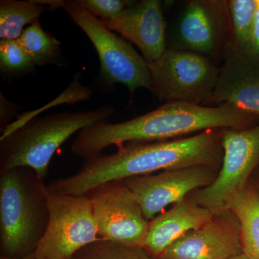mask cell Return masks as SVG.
Returning <instances> with one entry per match:
<instances>
[{
  "label": "cell",
  "mask_w": 259,
  "mask_h": 259,
  "mask_svg": "<svg viewBox=\"0 0 259 259\" xmlns=\"http://www.w3.org/2000/svg\"><path fill=\"white\" fill-rule=\"evenodd\" d=\"M223 132L209 130L180 139L128 143L112 154L87 158L76 173L53 181L48 189L58 194L83 195L103 184L158 171L204 165L219 171L224 154Z\"/></svg>",
  "instance_id": "1"
},
{
  "label": "cell",
  "mask_w": 259,
  "mask_h": 259,
  "mask_svg": "<svg viewBox=\"0 0 259 259\" xmlns=\"http://www.w3.org/2000/svg\"><path fill=\"white\" fill-rule=\"evenodd\" d=\"M258 117L229 105L204 106L185 102H166L156 110L122 122L101 121L77 134L71 152L87 159L110 146L180 139L209 130L250 128Z\"/></svg>",
  "instance_id": "2"
},
{
  "label": "cell",
  "mask_w": 259,
  "mask_h": 259,
  "mask_svg": "<svg viewBox=\"0 0 259 259\" xmlns=\"http://www.w3.org/2000/svg\"><path fill=\"white\" fill-rule=\"evenodd\" d=\"M49 221L44 179L24 166L0 174L1 256L18 258L33 254Z\"/></svg>",
  "instance_id": "3"
},
{
  "label": "cell",
  "mask_w": 259,
  "mask_h": 259,
  "mask_svg": "<svg viewBox=\"0 0 259 259\" xmlns=\"http://www.w3.org/2000/svg\"><path fill=\"white\" fill-rule=\"evenodd\" d=\"M115 113L111 105L91 111L56 112L32 117L8 137L0 140V174L28 167L45 180L51 159L73 135Z\"/></svg>",
  "instance_id": "4"
},
{
  "label": "cell",
  "mask_w": 259,
  "mask_h": 259,
  "mask_svg": "<svg viewBox=\"0 0 259 259\" xmlns=\"http://www.w3.org/2000/svg\"><path fill=\"white\" fill-rule=\"evenodd\" d=\"M59 7L93 42L100 59L102 78L106 82L125 85L131 93L139 88L151 91L147 61L132 44L107 28L100 19L80 7L75 0H61Z\"/></svg>",
  "instance_id": "5"
},
{
  "label": "cell",
  "mask_w": 259,
  "mask_h": 259,
  "mask_svg": "<svg viewBox=\"0 0 259 259\" xmlns=\"http://www.w3.org/2000/svg\"><path fill=\"white\" fill-rule=\"evenodd\" d=\"M151 93L161 102L204 105L218 82L220 67L206 56L182 49H166L148 63Z\"/></svg>",
  "instance_id": "6"
},
{
  "label": "cell",
  "mask_w": 259,
  "mask_h": 259,
  "mask_svg": "<svg viewBox=\"0 0 259 259\" xmlns=\"http://www.w3.org/2000/svg\"><path fill=\"white\" fill-rule=\"evenodd\" d=\"M49 221L33 253L37 259H70L100 238L91 201L87 194L70 195L48 189Z\"/></svg>",
  "instance_id": "7"
},
{
  "label": "cell",
  "mask_w": 259,
  "mask_h": 259,
  "mask_svg": "<svg viewBox=\"0 0 259 259\" xmlns=\"http://www.w3.org/2000/svg\"><path fill=\"white\" fill-rule=\"evenodd\" d=\"M222 166L212 185L189 194L194 202L215 214L244 190L259 167V124L243 130L226 129Z\"/></svg>",
  "instance_id": "8"
},
{
  "label": "cell",
  "mask_w": 259,
  "mask_h": 259,
  "mask_svg": "<svg viewBox=\"0 0 259 259\" xmlns=\"http://www.w3.org/2000/svg\"><path fill=\"white\" fill-rule=\"evenodd\" d=\"M93 205L99 237L132 248H144L149 221L124 181L98 186L86 194Z\"/></svg>",
  "instance_id": "9"
},
{
  "label": "cell",
  "mask_w": 259,
  "mask_h": 259,
  "mask_svg": "<svg viewBox=\"0 0 259 259\" xmlns=\"http://www.w3.org/2000/svg\"><path fill=\"white\" fill-rule=\"evenodd\" d=\"M218 172L212 167L199 165L123 181L139 202L145 218L150 221L168 206L183 200L194 191L212 185Z\"/></svg>",
  "instance_id": "10"
},
{
  "label": "cell",
  "mask_w": 259,
  "mask_h": 259,
  "mask_svg": "<svg viewBox=\"0 0 259 259\" xmlns=\"http://www.w3.org/2000/svg\"><path fill=\"white\" fill-rule=\"evenodd\" d=\"M177 40L182 50L223 58L231 41L227 0H192L186 4L179 22Z\"/></svg>",
  "instance_id": "11"
},
{
  "label": "cell",
  "mask_w": 259,
  "mask_h": 259,
  "mask_svg": "<svg viewBox=\"0 0 259 259\" xmlns=\"http://www.w3.org/2000/svg\"><path fill=\"white\" fill-rule=\"evenodd\" d=\"M241 253V226L228 209L181 237L158 259H231Z\"/></svg>",
  "instance_id": "12"
},
{
  "label": "cell",
  "mask_w": 259,
  "mask_h": 259,
  "mask_svg": "<svg viewBox=\"0 0 259 259\" xmlns=\"http://www.w3.org/2000/svg\"><path fill=\"white\" fill-rule=\"evenodd\" d=\"M223 59L218 82L204 106L229 105L259 118V57L229 42Z\"/></svg>",
  "instance_id": "13"
},
{
  "label": "cell",
  "mask_w": 259,
  "mask_h": 259,
  "mask_svg": "<svg viewBox=\"0 0 259 259\" xmlns=\"http://www.w3.org/2000/svg\"><path fill=\"white\" fill-rule=\"evenodd\" d=\"M101 21L137 46L147 63L157 60L166 50V23L158 0L133 1L117 18Z\"/></svg>",
  "instance_id": "14"
},
{
  "label": "cell",
  "mask_w": 259,
  "mask_h": 259,
  "mask_svg": "<svg viewBox=\"0 0 259 259\" xmlns=\"http://www.w3.org/2000/svg\"><path fill=\"white\" fill-rule=\"evenodd\" d=\"M214 214L187 196L149 221L144 249L153 258L158 259L181 237L204 226Z\"/></svg>",
  "instance_id": "15"
},
{
  "label": "cell",
  "mask_w": 259,
  "mask_h": 259,
  "mask_svg": "<svg viewBox=\"0 0 259 259\" xmlns=\"http://www.w3.org/2000/svg\"><path fill=\"white\" fill-rule=\"evenodd\" d=\"M241 226L242 253L248 259H259V186L252 177L244 190L228 204Z\"/></svg>",
  "instance_id": "16"
},
{
  "label": "cell",
  "mask_w": 259,
  "mask_h": 259,
  "mask_svg": "<svg viewBox=\"0 0 259 259\" xmlns=\"http://www.w3.org/2000/svg\"><path fill=\"white\" fill-rule=\"evenodd\" d=\"M47 7L37 1L1 0L0 2V38L18 40L27 25L38 21Z\"/></svg>",
  "instance_id": "17"
},
{
  "label": "cell",
  "mask_w": 259,
  "mask_h": 259,
  "mask_svg": "<svg viewBox=\"0 0 259 259\" xmlns=\"http://www.w3.org/2000/svg\"><path fill=\"white\" fill-rule=\"evenodd\" d=\"M18 40L35 66L61 64V42L44 31L39 21L25 29Z\"/></svg>",
  "instance_id": "18"
},
{
  "label": "cell",
  "mask_w": 259,
  "mask_h": 259,
  "mask_svg": "<svg viewBox=\"0 0 259 259\" xmlns=\"http://www.w3.org/2000/svg\"><path fill=\"white\" fill-rule=\"evenodd\" d=\"M258 0H227L231 44L238 50L249 52Z\"/></svg>",
  "instance_id": "19"
},
{
  "label": "cell",
  "mask_w": 259,
  "mask_h": 259,
  "mask_svg": "<svg viewBox=\"0 0 259 259\" xmlns=\"http://www.w3.org/2000/svg\"><path fill=\"white\" fill-rule=\"evenodd\" d=\"M70 259H154L141 248L125 246L107 240L97 241L83 247Z\"/></svg>",
  "instance_id": "20"
},
{
  "label": "cell",
  "mask_w": 259,
  "mask_h": 259,
  "mask_svg": "<svg viewBox=\"0 0 259 259\" xmlns=\"http://www.w3.org/2000/svg\"><path fill=\"white\" fill-rule=\"evenodd\" d=\"M0 66L8 74H20L31 71L35 65L18 40H1Z\"/></svg>",
  "instance_id": "21"
},
{
  "label": "cell",
  "mask_w": 259,
  "mask_h": 259,
  "mask_svg": "<svg viewBox=\"0 0 259 259\" xmlns=\"http://www.w3.org/2000/svg\"><path fill=\"white\" fill-rule=\"evenodd\" d=\"M80 7L100 20L117 18L133 1L125 0H75Z\"/></svg>",
  "instance_id": "22"
},
{
  "label": "cell",
  "mask_w": 259,
  "mask_h": 259,
  "mask_svg": "<svg viewBox=\"0 0 259 259\" xmlns=\"http://www.w3.org/2000/svg\"><path fill=\"white\" fill-rule=\"evenodd\" d=\"M1 114H0V124H1V132L12 123L11 120L17 111L20 108L19 105H15L8 101L4 95L1 93Z\"/></svg>",
  "instance_id": "23"
},
{
  "label": "cell",
  "mask_w": 259,
  "mask_h": 259,
  "mask_svg": "<svg viewBox=\"0 0 259 259\" xmlns=\"http://www.w3.org/2000/svg\"><path fill=\"white\" fill-rule=\"evenodd\" d=\"M248 53L259 57V0H258L256 13H255L254 28H253L251 44H250V51Z\"/></svg>",
  "instance_id": "24"
},
{
  "label": "cell",
  "mask_w": 259,
  "mask_h": 259,
  "mask_svg": "<svg viewBox=\"0 0 259 259\" xmlns=\"http://www.w3.org/2000/svg\"><path fill=\"white\" fill-rule=\"evenodd\" d=\"M0 259H37L35 258V255L34 254H31L30 255H28V256L23 257V258H6V257L1 256Z\"/></svg>",
  "instance_id": "25"
},
{
  "label": "cell",
  "mask_w": 259,
  "mask_h": 259,
  "mask_svg": "<svg viewBox=\"0 0 259 259\" xmlns=\"http://www.w3.org/2000/svg\"><path fill=\"white\" fill-rule=\"evenodd\" d=\"M231 259H248L247 258L245 255H243V253H241V254L236 255V256L233 257Z\"/></svg>",
  "instance_id": "26"
},
{
  "label": "cell",
  "mask_w": 259,
  "mask_h": 259,
  "mask_svg": "<svg viewBox=\"0 0 259 259\" xmlns=\"http://www.w3.org/2000/svg\"><path fill=\"white\" fill-rule=\"evenodd\" d=\"M257 181V182H258V186H259V179L258 180H256Z\"/></svg>",
  "instance_id": "27"
}]
</instances>
